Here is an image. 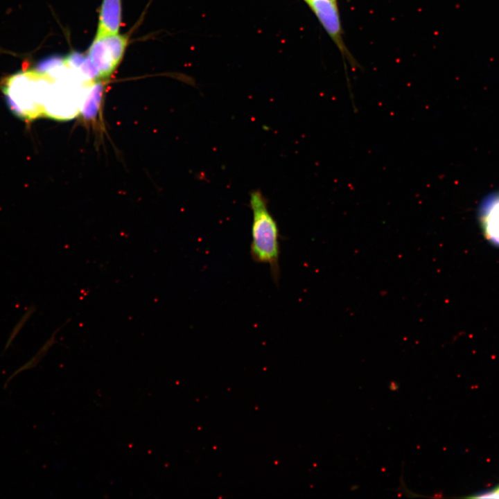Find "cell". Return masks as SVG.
<instances>
[{"mask_svg": "<svg viewBox=\"0 0 499 499\" xmlns=\"http://www.w3.org/2000/svg\"><path fill=\"white\" fill-rule=\"evenodd\" d=\"M58 329L53 335L52 337L45 343V344L43 346V347L38 351V353L28 362H26L25 365H24L22 367L19 368L17 371H15L6 381L3 388L6 389L7 387L9 381L12 380L17 374L21 372L22 371L30 369L31 368L35 367L39 363L40 360L46 355V352L48 351L49 349L55 343V335L56 334V332L59 330Z\"/></svg>", "mask_w": 499, "mask_h": 499, "instance_id": "obj_6", "label": "cell"}, {"mask_svg": "<svg viewBox=\"0 0 499 499\" xmlns=\"http://www.w3.org/2000/svg\"><path fill=\"white\" fill-rule=\"evenodd\" d=\"M252 212L250 253L257 263L268 264L272 279L279 284L280 279V232L277 222L268 209V202L260 190L250 194Z\"/></svg>", "mask_w": 499, "mask_h": 499, "instance_id": "obj_1", "label": "cell"}, {"mask_svg": "<svg viewBox=\"0 0 499 499\" xmlns=\"http://www.w3.org/2000/svg\"><path fill=\"white\" fill-rule=\"evenodd\" d=\"M315 14L323 27L343 51L341 28L336 1L333 0H309L306 1Z\"/></svg>", "mask_w": 499, "mask_h": 499, "instance_id": "obj_4", "label": "cell"}, {"mask_svg": "<svg viewBox=\"0 0 499 499\" xmlns=\"http://www.w3.org/2000/svg\"><path fill=\"white\" fill-rule=\"evenodd\" d=\"M304 1H309V0H304ZM333 1H336V0H333Z\"/></svg>", "mask_w": 499, "mask_h": 499, "instance_id": "obj_7", "label": "cell"}, {"mask_svg": "<svg viewBox=\"0 0 499 499\" xmlns=\"http://www.w3.org/2000/svg\"><path fill=\"white\" fill-rule=\"evenodd\" d=\"M122 16V0H102L99 8L96 33H120Z\"/></svg>", "mask_w": 499, "mask_h": 499, "instance_id": "obj_5", "label": "cell"}, {"mask_svg": "<svg viewBox=\"0 0 499 499\" xmlns=\"http://www.w3.org/2000/svg\"><path fill=\"white\" fill-rule=\"evenodd\" d=\"M478 220L484 237L499 247V191L482 200L478 208Z\"/></svg>", "mask_w": 499, "mask_h": 499, "instance_id": "obj_3", "label": "cell"}, {"mask_svg": "<svg viewBox=\"0 0 499 499\" xmlns=\"http://www.w3.org/2000/svg\"><path fill=\"white\" fill-rule=\"evenodd\" d=\"M128 34L95 33L86 53L83 70L90 82L110 78L121 64L129 44Z\"/></svg>", "mask_w": 499, "mask_h": 499, "instance_id": "obj_2", "label": "cell"}]
</instances>
